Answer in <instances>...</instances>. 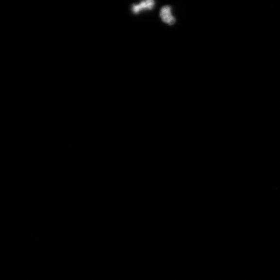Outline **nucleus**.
Instances as JSON below:
<instances>
[{
  "instance_id": "obj_1",
  "label": "nucleus",
  "mask_w": 280,
  "mask_h": 280,
  "mask_svg": "<svg viewBox=\"0 0 280 280\" xmlns=\"http://www.w3.org/2000/svg\"><path fill=\"white\" fill-rule=\"evenodd\" d=\"M160 16L163 21L169 25H172L175 23L176 19L172 16L171 8L169 6H165L162 7Z\"/></svg>"
},
{
  "instance_id": "obj_2",
  "label": "nucleus",
  "mask_w": 280,
  "mask_h": 280,
  "mask_svg": "<svg viewBox=\"0 0 280 280\" xmlns=\"http://www.w3.org/2000/svg\"><path fill=\"white\" fill-rule=\"evenodd\" d=\"M155 5V1L153 0L142 1L139 5L133 6V10L135 13H139L142 10L152 9Z\"/></svg>"
}]
</instances>
